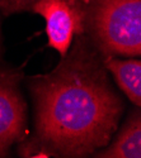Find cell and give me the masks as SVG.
Masks as SVG:
<instances>
[{
    "mask_svg": "<svg viewBox=\"0 0 141 158\" xmlns=\"http://www.w3.org/2000/svg\"><path fill=\"white\" fill-rule=\"evenodd\" d=\"M3 53V37H2V25H0V57Z\"/></svg>",
    "mask_w": 141,
    "mask_h": 158,
    "instance_id": "cell-8",
    "label": "cell"
},
{
    "mask_svg": "<svg viewBox=\"0 0 141 158\" xmlns=\"http://www.w3.org/2000/svg\"><path fill=\"white\" fill-rule=\"evenodd\" d=\"M109 75L135 106H141V62L139 57L102 56Z\"/></svg>",
    "mask_w": 141,
    "mask_h": 158,
    "instance_id": "cell-6",
    "label": "cell"
},
{
    "mask_svg": "<svg viewBox=\"0 0 141 158\" xmlns=\"http://www.w3.org/2000/svg\"><path fill=\"white\" fill-rule=\"evenodd\" d=\"M92 157L99 158H141V111L140 106L131 109L120 129L114 131L106 147Z\"/></svg>",
    "mask_w": 141,
    "mask_h": 158,
    "instance_id": "cell-5",
    "label": "cell"
},
{
    "mask_svg": "<svg viewBox=\"0 0 141 158\" xmlns=\"http://www.w3.org/2000/svg\"><path fill=\"white\" fill-rule=\"evenodd\" d=\"M3 4H4V0H0V9H2V6H3Z\"/></svg>",
    "mask_w": 141,
    "mask_h": 158,
    "instance_id": "cell-9",
    "label": "cell"
},
{
    "mask_svg": "<svg viewBox=\"0 0 141 158\" xmlns=\"http://www.w3.org/2000/svg\"><path fill=\"white\" fill-rule=\"evenodd\" d=\"M29 11L45 19L48 46L61 57L69 51L74 37L84 33L82 14L65 0H38Z\"/></svg>",
    "mask_w": 141,
    "mask_h": 158,
    "instance_id": "cell-4",
    "label": "cell"
},
{
    "mask_svg": "<svg viewBox=\"0 0 141 158\" xmlns=\"http://www.w3.org/2000/svg\"><path fill=\"white\" fill-rule=\"evenodd\" d=\"M34 105V134L48 157H92L118 128L123 98L99 51L76 34L56 67L27 81Z\"/></svg>",
    "mask_w": 141,
    "mask_h": 158,
    "instance_id": "cell-1",
    "label": "cell"
},
{
    "mask_svg": "<svg viewBox=\"0 0 141 158\" xmlns=\"http://www.w3.org/2000/svg\"><path fill=\"white\" fill-rule=\"evenodd\" d=\"M38 0H4V4L2 6V13L4 15H10V14H15L19 11H29L32 5L37 3ZM66 3H69L75 10H78L82 17V0H65Z\"/></svg>",
    "mask_w": 141,
    "mask_h": 158,
    "instance_id": "cell-7",
    "label": "cell"
},
{
    "mask_svg": "<svg viewBox=\"0 0 141 158\" xmlns=\"http://www.w3.org/2000/svg\"><path fill=\"white\" fill-rule=\"evenodd\" d=\"M84 34L102 56L140 57L141 0H82Z\"/></svg>",
    "mask_w": 141,
    "mask_h": 158,
    "instance_id": "cell-2",
    "label": "cell"
},
{
    "mask_svg": "<svg viewBox=\"0 0 141 158\" xmlns=\"http://www.w3.org/2000/svg\"><path fill=\"white\" fill-rule=\"evenodd\" d=\"M22 69H0V157L27 137V104L20 82Z\"/></svg>",
    "mask_w": 141,
    "mask_h": 158,
    "instance_id": "cell-3",
    "label": "cell"
}]
</instances>
